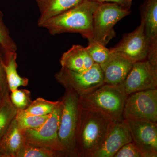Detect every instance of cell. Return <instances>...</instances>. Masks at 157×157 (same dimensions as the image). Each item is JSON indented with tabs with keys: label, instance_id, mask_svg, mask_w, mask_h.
I'll use <instances>...</instances> for the list:
<instances>
[{
	"label": "cell",
	"instance_id": "6da1fadb",
	"mask_svg": "<svg viewBox=\"0 0 157 157\" xmlns=\"http://www.w3.org/2000/svg\"><path fill=\"white\" fill-rule=\"evenodd\" d=\"M116 122L102 113L80 106L76 133L77 156L94 157Z\"/></svg>",
	"mask_w": 157,
	"mask_h": 157
},
{
	"label": "cell",
	"instance_id": "7a4b0ae2",
	"mask_svg": "<svg viewBox=\"0 0 157 157\" xmlns=\"http://www.w3.org/2000/svg\"><path fill=\"white\" fill-rule=\"evenodd\" d=\"M101 4L83 0L75 7L47 20L39 27L46 29L52 36L77 33L87 39H92L94 15Z\"/></svg>",
	"mask_w": 157,
	"mask_h": 157
},
{
	"label": "cell",
	"instance_id": "3957f363",
	"mask_svg": "<svg viewBox=\"0 0 157 157\" xmlns=\"http://www.w3.org/2000/svg\"><path fill=\"white\" fill-rule=\"evenodd\" d=\"M123 83H104L88 94L79 97L80 107L104 113L116 121L123 119L125 102L128 98Z\"/></svg>",
	"mask_w": 157,
	"mask_h": 157
},
{
	"label": "cell",
	"instance_id": "277c9868",
	"mask_svg": "<svg viewBox=\"0 0 157 157\" xmlns=\"http://www.w3.org/2000/svg\"><path fill=\"white\" fill-rule=\"evenodd\" d=\"M62 101L59 139L67 155L77 156L76 133L80 107L79 97L73 91L67 90Z\"/></svg>",
	"mask_w": 157,
	"mask_h": 157
},
{
	"label": "cell",
	"instance_id": "5b68a950",
	"mask_svg": "<svg viewBox=\"0 0 157 157\" xmlns=\"http://www.w3.org/2000/svg\"><path fill=\"white\" fill-rule=\"evenodd\" d=\"M131 13L115 3H101L94 15L92 39L106 46L115 37L114 25Z\"/></svg>",
	"mask_w": 157,
	"mask_h": 157
},
{
	"label": "cell",
	"instance_id": "8992f818",
	"mask_svg": "<svg viewBox=\"0 0 157 157\" xmlns=\"http://www.w3.org/2000/svg\"><path fill=\"white\" fill-rule=\"evenodd\" d=\"M63 101L51 113L45 123L39 128L27 129L24 134L26 142L66 154L58 136ZM67 155V154H66Z\"/></svg>",
	"mask_w": 157,
	"mask_h": 157
},
{
	"label": "cell",
	"instance_id": "52a82bcc",
	"mask_svg": "<svg viewBox=\"0 0 157 157\" xmlns=\"http://www.w3.org/2000/svg\"><path fill=\"white\" fill-rule=\"evenodd\" d=\"M56 78L67 90L82 96L92 92L104 84V76L100 66L95 63L85 72H76L62 68Z\"/></svg>",
	"mask_w": 157,
	"mask_h": 157
},
{
	"label": "cell",
	"instance_id": "ba28073f",
	"mask_svg": "<svg viewBox=\"0 0 157 157\" xmlns=\"http://www.w3.org/2000/svg\"><path fill=\"white\" fill-rule=\"evenodd\" d=\"M122 117L123 120L157 123V88L137 92L128 96Z\"/></svg>",
	"mask_w": 157,
	"mask_h": 157
},
{
	"label": "cell",
	"instance_id": "9c48e42d",
	"mask_svg": "<svg viewBox=\"0 0 157 157\" xmlns=\"http://www.w3.org/2000/svg\"><path fill=\"white\" fill-rule=\"evenodd\" d=\"M133 141L143 157H157V123L145 121L125 120Z\"/></svg>",
	"mask_w": 157,
	"mask_h": 157
},
{
	"label": "cell",
	"instance_id": "30bf717a",
	"mask_svg": "<svg viewBox=\"0 0 157 157\" xmlns=\"http://www.w3.org/2000/svg\"><path fill=\"white\" fill-rule=\"evenodd\" d=\"M128 96L131 94L154 89L157 87V70L147 60L136 62L123 82Z\"/></svg>",
	"mask_w": 157,
	"mask_h": 157
},
{
	"label": "cell",
	"instance_id": "8fae6325",
	"mask_svg": "<svg viewBox=\"0 0 157 157\" xmlns=\"http://www.w3.org/2000/svg\"><path fill=\"white\" fill-rule=\"evenodd\" d=\"M110 51L117 52L133 63L147 59L148 46L144 32L142 21L135 31L124 36L120 42Z\"/></svg>",
	"mask_w": 157,
	"mask_h": 157
},
{
	"label": "cell",
	"instance_id": "7c38bea8",
	"mask_svg": "<svg viewBox=\"0 0 157 157\" xmlns=\"http://www.w3.org/2000/svg\"><path fill=\"white\" fill-rule=\"evenodd\" d=\"M134 63L121 54L110 51L107 60L99 65L104 76V83L118 85L123 83Z\"/></svg>",
	"mask_w": 157,
	"mask_h": 157
},
{
	"label": "cell",
	"instance_id": "4fadbf2b",
	"mask_svg": "<svg viewBox=\"0 0 157 157\" xmlns=\"http://www.w3.org/2000/svg\"><path fill=\"white\" fill-rule=\"evenodd\" d=\"M133 141L126 121H116L94 157H113L125 144Z\"/></svg>",
	"mask_w": 157,
	"mask_h": 157
},
{
	"label": "cell",
	"instance_id": "5bb4252c",
	"mask_svg": "<svg viewBox=\"0 0 157 157\" xmlns=\"http://www.w3.org/2000/svg\"><path fill=\"white\" fill-rule=\"evenodd\" d=\"M140 10L148 53L157 52V0H145Z\"/></svg>",
	"mask_w": 157,
	"mask_h": 157
},
{
	"label": "cell",
	"instance_id": "9a60e30c",
	"mask_svg": "<svg viewBox=\"0 0 157 157\" xmlns=\"http://www.w3.org/2000/svg\"><path fill=\"white\" fill-rule=\"evenodd\" d=\"M24 131L14 118L0 140V157H16L25 143Z\"/></svg>",
	"mask_w": 157,
	"mask_h": 157
},
{
	"label": "cell",
	"instance_id": "2e32d148",
	"mask_svg": "<svg viewBox=\"0 0 157 157\" xmlns=\"http://www.w3.org/2000/svg\"><path fill=\"white\" fill-rule=\"evenodd\" d=\"M62 68L76 72H85L93 67L95 63L88 53L85 47L74 45L65 52L60 59Z\"/></svg>",
	"mask_w": 157,
	"mask_h": 157
},
{
	"label": "cell",
	"instance_id": "e0dca14e",
	"mask_svg": "<svg viewBox=\"0 0 157 157\" xmlns=\"http://www.w3.org/2000/svg\"><path fill=\"white\" fill-rule=\"evenodd\" d=\"M83 0H36L40 16L38 25L40 26L49 18L80 4Z\"/></svg>",
	"mask_w": 157,
	"mask_h": 157
},
{
	"label": "cell",
	"instance_id": "ac0fdd59",
	"mask_svg": "<svg viewBox=\"0 0 157 157\" xmlns=\"http://www.w3.org/2000/svg\"><path fill=\"white\" fill-rule=\"evenodd\" d=\"M16 59V52L11 53L7 57L4 64L7 84L11 91L17 89L20 86H26L28 83L27 78L21 77L17 73Z\"/></svg>",
	"mask_w": 157,
	"mask_h": 157
},
{
	"label": "cell",
	"instance_id": "d6986e66",
	"mask_svg": "<svg viewBox=\"0 0 157 157\" xmlns=\"http://www.w3.org/2000/svg\"><path fill=\"white\" fill-rule=\"evenodd\" d=\"M17 111L11 103L9 95L3 98L0 103V140L15 118Z\"/></svg>",
	"mask_w": 157,
	"mask_h": 157
},
{
	"label": "cell",
	"instance_id": "ffe728a7",
	"mask_svg": "<svg viewBox=\"0 0 157 157\" xmlns=\"http://www.w3.org/2000/svg\"><path fill=\"white\" fill-rule=\"evenodd\" d=\"M50 114L35 115L26 112L24 109H17L15 119L20 128L25 131L27 129L39 128L47 120Z\"/></svg>",
	"mask_w": 157,
	"mask_h": 157
},
{
	"label": "cell",
	"instance_id": "44dd1931",
	"mask_svg": "<svg viewBox=\"0 0 157 157\" xmlns=\"http://www.w3.org/2000/svg\"><path fill=\"white\" fill-rule=\"evenodd\" d=\"M61 101H50L39 98L31 103L25 110L29 113L37 116H45L50 114L60 104Z\"/></svg>",
	"mask_w": 157,
	"mask_h": 157
},
{
	"label": "cell",
	"instance_id": "7402d4cb",
	"mask_svg": "<svg viewBox=\"0 0 157 157\" xmlns=\"http://www.w3.org/2000/svg\"><path fill=\"white\" fill-rule=\"evenodd\" d=\"M88 45L86 49L95 63L100 65L104 63L109 57L110 49L95 41L93 39H88Z\"/></svg>",
	"mask_w": 157,
	"mask_h": 157
},
{
	"label": "cell",
	"instance_id": "603a6c76",
	"mask_svg": "<svg viewBox=\"0 0 157 157\" xmlns=\"http://www.w3.org/2000/svg\"><path fill=\"white\" fill-rule=\"evenodd\" d=\"M57 155L56 152L26 142L16 157H51Z\"/></svg>",
	"mask_w": 157,
	"mask_h": 157
},
{
	"label": "cell",
	"instance_id": "cb8c5ba5",
	"mask_svg": "<svg viewBox=\"0 0 157 157\" xmlns=\"http://www.w3.org/2000/svg\"><path fill=\"white\" fill-rule=\"evenodd\" d=\"M0 46L6 51L7 56L11 53L16 52L17 46L12 39L9 29L3 21V14L0 11Z\"/></svg>",
	"mask_w": 157,
	"mask_h": 157
},
{
	"label": "cell",
	"instance_id": "d4e9b609",
	"mask_svg": "<svg viewBox=\"0 0 157 157\" xmlns=\"http://www.w3.org/2000/svg\"><path fill=\"white\" fill-rule=\"evenodd\" d=\"M11 92L10 101L17 109H25L31 104L28 91L17 89Z\"/></svg>",
	"mask_w": 157,
	"mask_h": 157
},
{
	"label": "cell",
	"instance_id": "484cf974",
	"mask_svg": "<svg viewBox=\"0 0 157 157\" xmlns=\"http://www.w3.org/2000/svg\"><path fill=\"white\" fill-rule=\"evenodd\" d=\"M7 57L6 51L0 46V93L3 98L9 95L8 91L9 89L4 67Z\"/></svg>",
	"mask_w": 157,
	"mask_h": 157
},
{
	"label": "cell",
	"instance_id": "4316f807",
	"mask_svg": "<svg viewBox=\"0 0 157 157\" xmlns=\"http://www.w3.org/2000/svg\"><path fill=\"white\" fill-rule=\"evenodd\" d=\"M113 157H143L142 154L133 141L125 144Z\"/></svg>",
	"mask_w": 157,
	"mask_h": 157
},
{
	"label": "cell",
	"instance_id": "83f0119b",
	"mask_svg": "<svg viewBox=\"0 0 157 157\" xmlns=\"http://www.w3.org/2000/svg\"><path fill=\"white\" fill-rule=\"evenodd\" d=\"M100 3H113L117 4L125 9H130L132 6V0H91Z\"/></svg>",
	"mask_w": 157,
	"mask_h": 157
},
{
	"label": "cell",
	"instance_id": "f1b7e54d",
	"mask_svg": "<svg viewBox=\"0 0 157 157\" xmlns=\"http://www.w3.org/2000/svg\"><path fill=\"white\" fill-rule=\"evenodd\" d=\"M3 98V97H2V95H1V93H0V103H1V102H2Z\"/></svg>",
	"mask_w": 157,
	"mask_h": 157
}]
</instances>
